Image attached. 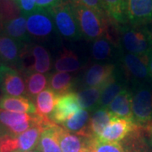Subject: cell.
Returning <instances> with one entry per match:
<instances>
[{"label": "cell", "instance_id": "obj_1", "mask_svg": "<svg viewBox=\"0 0 152 152\" xmlns=\"http://www.w3.org/2000/svg\"><path fill=\"white\" fill-rule=\"evenodd\" d=\"M70 4L77 19L82 37L87 41H95L105 36L107 25L111 18H103L96 12L80 4Z\"/></svg>", "mask_w": 152, "mask_h": 152}, {"label": "cell", "instance_id": "obj_2", "mask_svg": "<svg viewBox=\"0 0 152 152\" xmlns=\"http://www.w3.org/2000/svg\"><path fill=\"white\" fill-rule=\"evenodd\" d=\"M120 46L129 53L148 56L152 49V34L143 26L119 25Z\"/></svg>", "mask_w": 152, "mask_h": 152}, {"label": "cell", "instance_id": "obj_3", "mask_svg": "<svg viewBox=\"0 0 152 152\" xmlns=\"http://www.w3.org/2000/svg\"><path fill=\"white\" fill-rule=\"evenodd\" d=\"M53 20L57 32L69 40H79L82 37L74 10L69 2L63 3L49 11Z\"/></svg>", "mask_w": 152, "mask_h": 152}, {"label": "cell", "instance_id": "obj_4", "mask_svg": "<svg viewBox=\"0 0 152 152\" xmlns=\"http://www.w3.org/2000/svg\"><path fill=\"white\" fill-rule=\"evenodd\" d=\"M133 121L136 125L146 128L152 124V88L141 85L133 95Z\"/></svg>", "mask_w": 152, "mask_h": 152}, {"label": "cell", "instance_id": "obj_5", "mask_svg": "<svg viewBox=\"0 0 152 152\" xmlns=\"http://www.w3.org/2000/svg\"><path fill=\"white\" fill-rule=\"evenodd\" d=\"M26 45L0 32V64L22 72L24 52Z\"/></svg>", "mask_w": 152, "mask_h": 152}, {"label": "cell", "instance_id": "obj_6", "mask_svg": "<svg viewBox=\"0 0 152 152\" xmlns=\"http://www.w3.org/2000/svg\"><path fill=\"white\" fill-rule=\"evenodd\" d=\"M0 91L3 96H26V80L21 72L0 64Z\"/></svg>", "mask_w": 152, "mask_h": 152}, {"label": "cell", "instance_id": "obj_7", "mask_svg": "<svg viewBox=\"0 0 152 152\" xmlns=\"http://www.w3.org/2000/svg\"><path fill=\"white\" fill-rule=\"evenodd\" d=\"M26 27L31 37L48 38L57 31L53 20L47 11L37 10L26 17Z\"/></svg>", "mask_w": 152, "mask_h": 152}, {"label": "cell", "instance_id": "obj_8", "mask_svg": "<svg viewBox=\"0 0 152 152\" xmlns=\"http://www.w3.org/2000/svg\"><path fill=\"white\" fill-rule=\"evenodd\" d=\"M80 105L77 93L71 91L58 96L53 113L49 119L56 124H63L80 110Z\"/></svg>", "mask_w": 152, "mask_h": 152}, {"label": "cell", "instance_id": "obj_9", "mask_svg": "<svg viewBox=\"0 0 152 152\" xmlns=\"http://www.w3.org/2000/svg\"><path fill=\"white\" fill-rule=\"evenodd\" d=\"M136 126L132 120L114 117L96 139L102 141L119 143L130 134Z\"/></svg>", "mask_w": 152, "mask_h": 152}, {"label": "cell", "instance_id": "obj_10", "mask_svg": "<svg viewBox=\"0 0 152 152\" xmlns=\"http://www.w3.org/2000/svg\"><path fill=\"white\" fill-rule=\"evenodd\" d=\"M58 140L62 152H86L93 146L95 138L74 134L58 126Z\"/></svg>", "mask_w": 152, "mask_h": 152}, {"label": "cell", "instance_id": "obj_11", "mask_svg": "<svg viewBox=\"0 0 152 152\" xmlns=\"http://www.w3.org/2000/svg\"><path fill=\"white\" fill-rule=\"evenodd\" d=\"M114 64H93L86 72L84 82L87 87L100 88L103 90L117 75Z\"/></svg>", "mask_w": 152, "mask_h": 152}, {"label": "cell", "instance_id": "obj_12", "mask_svg": "<svg viewBox=\"0 0 152 152\" xmlns=\"http://www.w3.org/2000/svg\"><path fill=\"white\" fill-rule=\"evenodd\" d=\"M126 19L131 26H145L152 20V0H127Z\"/></svg>", "mask_w": 152, "mask_h": 152}, {"label": "cell", "instance_id": "obj_13", "mask_svg": "<svg viewBox=\"0 0 152 152\" xmlns=\"http://www.w3.org/2000/svg\"><path fill=\"white\" fill-rule=\"evenodd\" d=\"M122 65L126 75L135 80H145L149 76L148 56L126 53L122 58Z\"/></svg>", "mask_w": 152, "mask_h": 152}, {"label": "cell", "instance_id": "obj_14", "mask_svg": "<svg viewBox=\"0 0 152 152\" xmlns=\"http://www.w3.org/2000/svg\"><path fill=\"white\" fill-rule=\"evenodd\" d=\"M133 95L127 89L123 90L108 106V111L114 117L133 121Z\"/></svg>", "mask_w": 152, "mask_h": 152}, {"label": "cell", "instance_id": "obj_15", "mask_svg": "<svg viewBox=\"0 0 152 152\" xmlns=\"http://www.w3.org/2000/svg\"><path fill=\"white\" fill-rule=\"evenodd\" d=\"M26 48L29 54L31 55L34 58V64L28 71L45 74L51 70L52 61L48 49L42 45L31 43L27 44Z\"/></svg>", "mask_w": 152, "mask_h": 152}, {"label": "cell", "instance_id": "obj_16", "mask_svg": "<svg viewBox=\"0 0 152 152\" xmlns=\"http://www.w3.org/2000/svg\"><path fill=\"white\" fill-rule=\"evenodd\" d=\"M91 119L90 112L87 110L80 109L73 117L66 120L63 124V128L71 133L77 134L80 135L94 138L91 134L89 124Z\"/></svg>", "mask_w": 152, "mask_h": 152}, {"label": "cell", "instance_id": "obj_17", "mask_svg": "<svg viewBox=\"0 0 152 152\" xmlns=\"http://www.w3.org/2000/svg\"><path fill=\"white\" fill-rule=\"evenodd\" d=\"M58 124L52 121L44 126L37 149L40 152H62L58 140Z\"/></svg>", "mask_w": 152, "mask_h": 152}, {"label": "cell", "instance_id": "obj_18", "mask_svg": "<svg viewBox=\"0 0 152 152\" xmlns=\"http://www.w3.org/2000/svg\"><path fill=\"white\" fill-rule=\"evenodd\" d=\"M0 109L21 113H37L35 102L26 96H3L0 101Z\"/></svg>", "mask_w": 152, "mask_h": 152}, {"label": "cell", "instance_id": "obj_19", "mask_svg": "<svg viewBox=\"0 0 152 152\" xmlns=\"http://www.w3.org/2000/svg\"><path fill=\"white\" fill-rule=\"evenodd\" d=\"M1 32L23 44L31 42V36L29 35L26 27V17L23 15L5 24Z\"/></svg>", "mask_w": 152, "mask_h": 152}, {"label": "cell", "instance_id": "obj_20", "mask_svg": "<svg viewBox=\"0 0 152 152\" xmlns=\"http://www.w3.org/2000/svg\"><path fill=\"white\" fill-rule=\"evenodd\" d=\"M22 74L26 80V96L33 101L48 86L49 76L32 71H25Z\"/></svg>", "mask_w": 152, "mask_h": 152}, {"label": "cell", "instance_id": "obj_21", "mask_svg": "<svg viewBox=\"0 0 152 152\" xmlns=\"http://www.w3.org/2000/svg\"><path fill=\"white\" fill-rule=\"evenodd\" d=\"M58 96L51 89L47 88L36 97L37 113L41 118L49 119L55 107V104Z\"/></svg>", "mask_w": 152, "mask_h": 152}, {"label": "cell", "instance_id": "obj_22", "mask_svg": "<svg viewBox=\"0 0 152 152\" xmlns=\"http://www.w3.org/2000/svg\"><path fill=\"white\" fill-rule=\"evenodd\" d=\"M48 84L50 88L58 96H62L73 91L72 90L75 84V80L69 73L56 72L49 75Z\"/></svg>", "mask_w": 152, "mask_h": 152}, {"label": "cell", "instance_id": "obj_23", "mask_svg": "<svg viewBox=\"0 0 152 152\" xmlns=\"http://www.w3.org/2000/svg\"><path fill=\"white\" fill-rule=\"evenodd\" d=\"M113 118L114 116L109 112L107 108L99 107L95 110L91 116L89 124L90 131L93 137L97 138Z\"/></svg>", "mask_w": 152, "mask_h": 152}, {"label": "cell", "instance_id": "obj_24", "mask_svg": "<svg viewBox=\"0 0 152 152\" xmlns=\"http://www.w3.org/2000/svg\"><path fill=\"white\" fill-rule=\"evenodd\" d=\"M80 67L81 64L78 56L69 49H64L54 64V69L57 72H76L80 69Z\"/></svg>", "mask_w": 152, "mask_h": 152}, {"label": "cell", "instance_id": "obj_25", "mask_svg": "<svg viewBox=\"0 0 152 152\" xmlns=\"http://www.w3.org/2000/svg\"><path fill=\"white\" fill-rule=\"evenodd\" d=\"M105 10L113 20L119 24L124 25L126 19V7L127 0H101Z\"/></svg>", "mask_w": 152, "mask_h": 152}, {"label": "cell", "instance_id": "obj_26", "mask_svg": "<svg viewBox=\"0 0 152 152\" xmlns=\"http://www.w3.org/2000/svg\"><path fill=\"white\" fill-rule=\"evenodd\" d=\"M102 92V89L93 87L85 88L77 92L80 107L83 109H86L87 111H95L99 108V101Z\"/></svg>", "mask_w": 152, "mask_h": 152}, {"label": "cell", "instance_id": "obj_27", "mask_svg": "<svg viewBox=\"0 0 152 152\" xmlns=\"http://www.w3.org/2000/svg\"><path fill=\"white\" fill-rule=\"evenodd\" d=\"M124 89V85L118 78V75L117 73V75L114 76L113 79L102 90L101 98L99 101V107L107 108L110 103L113 101L114 98Z\"/></svg>", "mask_w": 152, "mask_h": 152}, {"label": "cell", "instance_id": "obj_28", "mask_svg": "<svg viewBox=\"0 0 152 152\" xmlns=\"http://www.w3.org/2000/svg\"><path fill=\"white\" fill-rule=\"evenodd\" d=\"M21 15L16 0H0V24L2 29L5 24Z\"/></svg>", "mask_w": 152, "mask_h": 152}, {"label": "cell", "instance_id": "obj_29", "mask_svg": "<svg viewBox=\"0 0 152 152\" xmlns=\"http://www.w3.org/2000/svg\"><path fill=\"white\" fill-rule=\"evenodd\" d=\"M114 48L115 47L106 37L98 38L94 41L92 45V57L98 61L108 59L113 54Z\"/></svg>", "mask_w": 152, "mask_h": 152}, {"label": "cell", "instance_id": "obj_30", "mask_svg": "<svg viewBox=\"0 0 152 152\" xmlns=\"http://www.w3.org/2000/svg\"><path fill=\"white\" fill-rule=\"evenodd\" d=\"M94 148L96 152H126L119 143L102 141L96 138L94 140Z\"/></svg>", "mask_w": 152, "mask_h": 152}, {"label": "cell", "instance_id": "obj_31", "mask_svg": "<svg viewBox=\"0 0 152 152\" xmlns=\"http://www.w3.org/2000/svg\"><path fill=\"white\" fill-rule=\"evenodd\" d=\"M69 1L70 3H77L86 6L87 8L96 12L98 15H100L103 18H110L105 10L101 0H69Z\"/></svg>", "mask_w": 152, "mask_h": 152}, {"label": "cell", "instance_id": "obj_32", "mask_svg": "<svg viewBox=\"0 0 152 152\" xmlns=\"http://www.w3.org/2000/svg\"><path fill=\"white\" fill-rule=\"evenodd\" d=\"M17 4L20 7V10L21 11V15L23 16L27 17L31 15L35 11L37 0H16Z\"/></svg>", "mask_w": 152, "mask_h": 152}, {"label": "cell", "instance_id": "obj_33", "mask_svg": "<svg viewBox=\"0 0 152 152\" xmlns=\"http://www.w3.org/2000/svg\"><path fill=\"white\" fill-rule=\"evenodd\" d=\"M65 2H69V0H37L36 9L37 10L49 12L53 8Z\"/></svg>", "mask_w": 152, "mask_h": 152}, {"label": "cell", "instance_id": "obj_34", "mask_svg": "<svg viewBox=\"0 0 152 152\" xmlns=\"http://www.w3.org/2000/svg\"><path fill=\"white\" fill-rule=\"evenodd\" d=\"M148 71L149 76L152 78V49L148 54Z\"/></svg>", "mask_w": 152, "mask_h": 152}, {"label": "cell", "instance_id": "obj_35", "mask_svg": "<svg viewBox=\"0 0 152 152\" xmlns=\"http://www.w3.org/2000/svg\"><path fill=\"white\" fill-rule=\"evenodd\" d=\"M86 152H96V150H95V148H94V145H93L92 147H91L90 149H88Z\"/></svg>", "mask_w": 152, "mask_h": 152}, {"label": "cell", "instance_id": "obj_36", "mask_svg": "<svg viewBox=\"0 0 152 152\" xmlns=\"http://www.w3.org/2000/svg\"><path fill=\"white\" fill-rule=\"evenodd\" d=\"M26 152H40V151H39L36 148V149H34V150H32V151H26Z\"/></svg>", "mask_w": 152, "mask_h": 152}, {"label": "cell", "instance_id": "obj_37", "mask_svg": "<svg viewBox=\"0 0 152 152\" xmlns=\"http://www.w3.org/2000/svg\"><path fill=\"white\" fill-rule=\"evenodd\" d=\"M2 31V26H1V24H0V32Z\"/></svg>", "mask_w": 152, "mask_h": 152}, {"label": "cell", "instance_id": "obj_38", "mask_svg": "<svg viewBox=\"0 0 152 152\" xmlns=\"http://www.w3.org/2000/svg\"><path fill=\"white\" fill-rule=\"evenodd\" d=\"M0 101H1V97H0Z\"/></svg>", "mask_w": 152, "mask_h": 152}]
</instances>
